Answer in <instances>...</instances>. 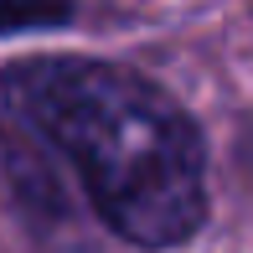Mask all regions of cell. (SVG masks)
<instances>
[{
  "instance_id": "2",
  "label": "cell",
  "mask_w": 253,
  "mask_h": 253,
  "mask_svg": "<svg viewBox=\"0 0 253 253\" xmlns=\"http://www.w3.org/2000/svg\"><path fill=\"white\" fill-rule=\"evenodd\" d=\"M73 21V0H0V37L16 31H47Z\"/></svg>"
},
{
  "instance_id": "1",
  "label": "cell",
  "mask_w": 253,
  "mask_h": 253,
  "mask_svg": "<svg viewBox=\"0 0 253 253\" xmlns=\"http://www.w3.org/2000/svg\"><path fill=\"white\" fill-rule=\"evenodd\" d=\"M10 114L52 140L93 212L134 248H181L207 222L202 129L166 88L103 57H26L0 73Z\"/></svg>"
}]
</instances>
